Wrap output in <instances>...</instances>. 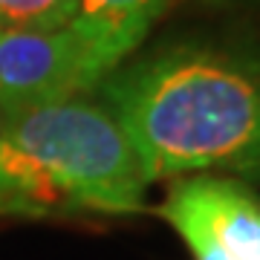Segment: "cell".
<instances>
[{"label": "cell", "instance_id": "6da1fadb", "mask_svg": "<svg viewBox=\"0 0 260 260\" xmlns=\"http://www.w3.org/2000/svg\"><path fill=\"white\" fill-rule=\"evenodd\" d=\"M99 87L150 182L203 171L260 177V70L254 64L179 44L116 70Z\"/></svg>", "mask_w": 260, "mask_h": 260}, {"label": "cell", "instance_id": "7a4b0ae2", "mask_svg": "<svg viewBox=\"0 0 260 260\" xmlns=\"http://www.w3.org/2000/svg\"><path fill=\"white\" fill-rule=\"evenodd\" d=\"M148 171L110 107L61 99L12 110L0 130V214H136Z\"/></svg>", "mask_w": 260, "mask_h": 260}, {"label": "cell", "instance_id": "3957f363", "mask_svg": "<svg viewBox=\"0 0 260 260\" xmlns=\"http://www.w3.org/2000/svg\"><path fill=\"white\" fill-rule=\"evenodd\" d=\"M162 217L197 260H260V197L237 179H182L171 188Z\"/></svg>", "mask_w": 260, "mask_h": 260}, {"label": "cell", "instance_id": "277c9868", "mask_svg": "<svg viewBox=\"0 0 260 260\" xmlns=\"http://www.w3.org/2000/svg\"><path fill=\"white\" fill-rule=\"evenodd\" d=\"M99 87L70 29L0 32V110L49 104Z\"/></svg>", "mask_w": 260, "mask_h": 260}, {"label": "cell", "instance_id": "5b68a950", "mask_svg": "<svg viewBox=\"0 0 260 260\" xmlns=\"http://www.w3.org/2000/svg\"><path fill=\"white\" fill-rule=\"evenodd\" d=\"M171 0H78L70 32L90 61L99 84L148 38Z\"/></svg>", "mask_w": 260, "mask_h": 260}, {"label": "cell", "instance_id": "8992f818", "mask_svg": "<svg viewBox=\"0 0 260 260\" xmlns=\"http://www.w3.org/2000/svg\"><path fill=\"white\" fill-rule=\"evenodd\" d=\"M75 12L78 0H0V32H61Z\"/></svg>", "mask_w": 260, "mask_h": 260}, {"label": "cell", "instance_id": "52a82bcc", "mask_svg": "<svg viewBox=\"0 0 260 260\" xmlns=\"http://www.w3.org/2000/svg\"><path fill=\"white\" fill-rule=\"evenodd\" d=\"M205 3H240V0H205Z\"/></svg>", "mask_w": 260, "mask_h": 260}, {"label": "cell", "instance_id": "ba28073f", "mask_svg": "<svg viewBox=\"0 0 260 260\" xmlns=\"http://www.w3.org/2000/svg\"><path fill=\"white\" fill-rule=\"evenodd\" d=\"M3 119H6V113L0 110V130H3Z\"/></svg>", "mask_w": 260, "mask_h": 260}]
</instances>
